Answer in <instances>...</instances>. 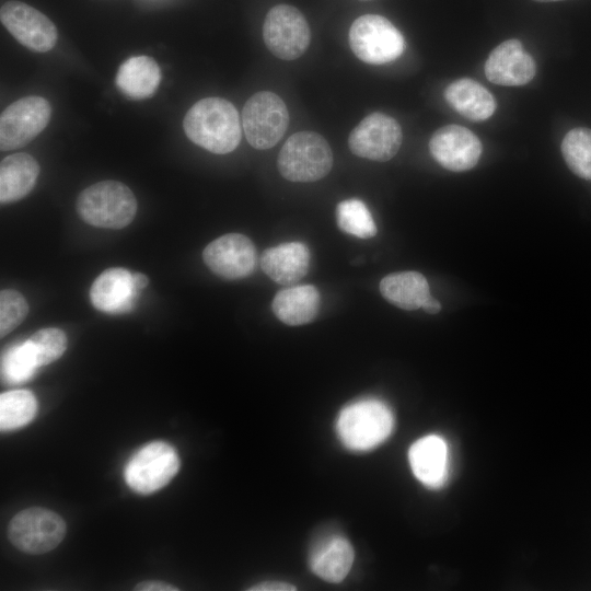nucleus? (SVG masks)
I'll return each instance as SVG.
<instances>
[{"label":"nucleus","mask_w":591,"mask_h":591,"mask_svg":"<svg viewBox=\"0 0 591 591\" xmlns=\"http://www.w3.org/2000/svg\"><path fill=\"white\" fill-rule=\"evenodd\" d=\"M183 128L197 146L217 154L233 151L241 141V120L236 108L221 97L196 102L186 113Z\"/></svg>","instance_id":"1"},{"label":"nucleus","mask_w":591,"mask_h":591,"mask_svg":"<svg viewBox=\"0 0 591 591\" xmlns=\"http://www.w3.org/2000/svg\"><path fill=\"white\" fill-rule=\"evenodd\" d=\"M394 427L395 417L391 407L379 398L366 397L340 410L335 429L346 449L368 452L385 442Z\"/></svg>","instance_id":"2"},{"label":"nucleus","mask_w":591,"mask_h":591,"mask_svg":"<svg viewBox=\"0 0 591 591\" xmlns=\"http://www.w3.org/2000/svg\"><path fill=\"white\" fill-rule=\"evenodd\" d=\"M77 211L86 223L104 229H123L135 218L137 200L125 184L102 181L80 193Z\"/></svg>","instance_id":"3"},{"label":"nucleus","mask_w":591,"mask_h":591,"mask_svg":"<svg viewBox=\"0 0 591 591\" xmlns=\"http://www.w3.org/2000/svg\"><path fill=\"white\" fill-rule=\"evenodd\" d=\"M332 166V149L326 139L314 131L290 136L277 159L279 173L290 182H316L325 177Z\"/></svg>","instance_id":"4"},{"label":"nucleus","mask_w":591,"mask_h":591,"mask_svg":"<svg viewBox=\"0 0 591 591\" xmlns=\"http://www.w3.org/2000/svg\"><path fill=\"white\" fill-rule=\"evenodd\" d=\"M348 40L356 57L370 65L391 62L405 48L402 33L379 14H364L356 19L350 26Z\"/></svg>","instance_id":"5"},{"label":"nucleus","mask_w":591,"mask_h":591,"mask_svg":"<svg viewBox=\"0 0 591 591\" xmlns=\"http://www.w3.org/2000/svg\"><path fill=\"white\" fill-rule=\"evenodd\" d=\"M179 468L175 449L163 441L140 448L125 467L126 484L141 495L152 494L171 482Z\"/></svg>","instance_id":"6"},{"label":"nucleus","mask_w":591,"mask_h":591,"mask_svg":"<svg viewBox=\"0 0 591 591\" xmlns=\"http://www.w3.org/2000/svg\"><path fill=\"white\" fill-rule=\"evenodd\" d=\"M289 114L285 102L275 93H255L242 111V127L248 143L258 150L273 148L285 135Z\"/></svg>","instance_id":"7"},{"label":"nucleus","mask_w":591,"mask_h":591,"mask_svg":"<svg viewBox=\"0 0 591 591\" xmlns=\"http://www.w3.org/2000/svg\"><path fill=\"white\" fill-rule=\"evenodd\" d=\"M66 523L56 512L33 507L20 511L8 526L10 542L27 554H44L59 545Z\"/></svg>","instance_id":"8"},{"label":"nucleus","mask_w":591,"mask_h":591,"mask_svg":"<svg viewBox=\"0 0 591 591\" xmlns=\"http://www.w3.org/2000/svg\"><path fill=\"white\" fill-rule=\"evenodd\" d=\"M263 38L273 55L283 60H293L309 47L311 32L305 18L297 8L278 4L266 14Z\"/></svg>","instance_id":"9"},{"label":"nucleus","mask_w":591,"mask_h":591,"mask_svg":"<svg viewBox=\"0 0 591 591\" xmlns=\"http://www.w3.org/2000/svg\"><path fill=\"white\" fill-rule=\"evenodd\" d=\"M51 108L42 96H26L9 105L0 116V149L10 151L30 143L48 125Z\"/></svg>","instance_id":"10"},{"label":"nucleus","mask_w":591,"mask_h":591,"mask_svg":"<svg viewBox=\"0 0 591 591\" xmlns=\"http://www.w3.org/2000/svg\"><path fill=\"white\" fill-rule=\"evenodd\" d=\"M402 140L399 124L386 114L374 112L351 130L348 147L357 157L385 162L395 157Z\"/></svg>","instance_id":"11"},{"label":"nucleus","mask_w":591,"mask_h":591,"mask_svg":"<svg viewBox=\"0 0 591 591\" xmlns=\"http://www.w3.org/2000/svg\"><path fill=\"white\" fill-rule=\"evenodd\" d=\"M0 19L9 33L31 50L45 53L57 43L55 24L40 11L24 2L8 1L2 4Z\"/></svg>","instance_id":"12"},{"label":"nucleus","mask_w":591,"mask_h":591,"mask_svg":"<svg viewBox=\"0 0 591 591\" xmlns=\"http://www.w3.org/2000/svg\"><path fill=\"white\" fill-rule=\"evenodd\" d=\"M206 266L228 280L250 276L256 265V248L244 234L228 233L210 242L202 252Z\"/></svg>","instance_id":"13"},{"label":"nucleus","mask_w":591,"mask_h":591,"mask_svg":"<svg viewBox=\"0 0 591 591\" xmlns=\"http://www.w3.org/2000/svg\"><path fill=\"white\" fill-rule=\"evenodd\" d=\"M429 150L442 167L452 172H464L477 164L483 148L474 132L452 124L434 131L429 140Z\"/></svg>","instance_id":"14"},{"label":"nucleus","mask_w":591,"mask_h":591,"mask_svg":"<svg viewBox=\"0 0 591 591\" xmlns=\"http://www.w3.org/2000/svg\"><path fill=\"white\" fill-rule=\"evenodd\" d=\"M408 462L414 476L427 488L439 489L449 479V444L437 433L417 439L408 450Z\"/></svg>","instance_id":"15"},{"label":"nucleus","mask_w":591,"mask_h":591,"mask_svg":"<svg viewBox=\"0 0 591 591\" xmlns=\"http://www.w3.org/2000/svg\"><path fill=\"white\" fill-rule=\"evenodd\" d=\"M486 78L498 85L520 86L535 76L533 57L523 49L518 39H508L498 45L485 62Z\"/></svg>","instance_id":"16"},{"label":"nucleus","mask_w":591,"mask_h":591,"mask_svg":"<svg viewBox=\"0 0 591 591\" xmlns=\"http://www.w3.org/2000/svg\"><path fill=\"white\" fill-rule=\"evenodd\" d=\"M355 551L350 542L340 534H329L320 538L309 553L311 571L324 581L341 582L350 572Z\"/></svg>","instance_id":"17"},{"label":"nucleus","mask_w":591,"mask_h":591,"mask_svg":"<svg viewBox=\"0 0 591 591\" xmlns=\"http://www.w3.org/2000/svg\"><path fill=\"white\" fill-rule=\"evenodd\" d=\"M311 254L301 242L282 243L266 248L259 258L262 270L278 285L290 287L309 271Z\"/></svg>","instance_id":"18"},{"label":"nucleus","mask_w":591,"mask_h":591,"mask_svg":"<svg viewBox=\"0 0 591 591\" xmlns=\"http://www.w3.org/2000/svg\"><path fill=\"white\" fill-rule=\"evenodd\" d=\"M138 293L132 274L120 267L105 269L92 283L90 299L93 306L106 313L129 311Z\"/></svg>","instance_id":"19"},{"label":"nucleus","mask_w":591,"mask_h":591,"mask_svg":"<svg viewBox=\"0 0 591 591\" xmlns=\"http://www.w3.org/2000/svg\"><path fill=\"white\" fill-rule=\"evenodd\" d=\"M321 296L313 285L290 286L276 293L271 309L286 325L299 326L312 322L318 314Z\"/></svg>","instance_id":"20"},{"label":"nucleus","mask_w":591,"mask_h":591,"mask_svg":"<svg viewBox=\"0 0 591 591\" xmlns=\"http://www.w3.org/2000/svg\"><path fill=\"white\" fill-rule=\"evenodd\" d=\"M444 99L454 111L472 121L486 120L496 109L493 94L470 78H462L450 83L444 90Z\"/></svg>","instance_id":"21"},{"label":"nucleus","mask_w":591,"mask_h":591,"mask_svg":"<svg viewBox=\"0 0 591 591\" xmlns=\"http://www.w3.org/2000/svg\"><path fill=\"white\" fill-rule=\"evenodd\" d=\"M39 175L37 161L27 153H14L0 164V201L10 204L25 197Z\"/></svg>","instance_id":"22"},{"label":"nucleus","mask_w":591,"mask_h":591,"mask_svg":"<svg viewBox=\"0 0 591 591\" xmlns=\"http://www.w3.org/2000/svg\"><path fill=\"white\" fill-rule=\"evenodd\" d=\"M161 82V70L149 56H132L118 68L116 85L126 96L142 100L154 94Z\"/></svg>","instance_id":"23"},{"label":"nucleus","mask_w":591,"mask_h":591,"mask_svg":"<svg viewBox=\"0 0 591 591\" xmlns=\"http://www.w3.org/2000/svg\"><path fill=\"white\" fill-rule=\"evenodd\" d=\"M379 288L387 302L407 311L421 308L430 297L426 277L413 270L392 273L383 277Z\"/></svg>","instance_id":"24"},{"label":"nucleus","mask_w":591,"mask_h":591,"mask_svg":"<svg viewBox=\"0 0 591 591\" xmlns=\"http://www.w3.org/2000/svg\"><path fill=\"white\" fill-rule=\"evenodd\" d=\"M37 412V401L27 390H14L0 395V429L15 430L30 424Z\"/></svg>","instance_id":"25"},{"label":"nucleus","mask_w":591,"mask_h":591,"mask_svg":"<svg viewBox=\"0 0 591 591\" xmlns=\"http://www.w3.org/2000/svg\"><path fill=\"white\" fill-rule=\"evenodd\" d=\"M560 149L572 173L591 181V129L584 127L571 129L564 137Z\"/></svg>","instance_id":"26"},{"label":"nucleus","mask_w":591,"mask_h":591,"mask_svg":"<svg viewBox=\"0 0 591 591\" xmlns=\"http://www.w3.org/2000/svg\"><path fill=\"white\" fill-rule=\"evenodd\" d=\"M336 221L343 232L359 239L373 237L378 231L369 208L358 198L345 199L337 205Z\"/></svg>","instance_id":"27"},{"label":"nucleus","mask_w":591,"mask_h":591,"mask_svg":"<svg viewBox=\"0 0 591 591\" xmlns=\"http://www.w3.org/2000/svg\"><path fill=\"white\" fill-rule=\"evenodd\" d=\"M38 368L40 367L28 340L13 345L2 354L1 374L9 384L30 380Z\"/></svg>","instance_id":"28"},{"label":"nucleus","mask_w":591,"mask_h":591,"mask_svg":"<svg viewBox=\"0 0 591 591\" xmlns=\"http://www.w3.org/2000/svg\"><path fill=\"white\" fill-rule=\"evenodd\" d=\"M39 367L59 359L67 349L66 334L55 327L37 331L28 339Z\"/></svg>","instance_id":"29"},{"label":"nucleus","mask_w":591,"mask_h":591,"mask_svg":"<svg viewBox=\"0 0 591 591\" xmlns=\"http://www.w3.org/2000/svg\"><path fill=\"white\" fill-rule=\"evenodd\" d=\"M25 298L18 291L4 289L0 293V335L4 337L16 328L28 313Z\"/></svg>","instance_id":"30"},{"label":"nucleus","mask_w":591,"mask_h":591,"mask_svg":"<svg viewBox=\"0 0 591 591\" xmlns=\"http://www.w3.org/2000/svg\"><path fill=\"white\" fill-rule=\"evenodd\" d=\"M138 591H177L178 589L170 583L159 580L142 581L135 587Z\"/></svg>","instance_id":"31"},{"label":"nucleus","mask_w":591,"mask_h":591,"mask_svg":"<svg viewBox=\"0 0 591 591\" xmlns=\"http://www.w3.org/2000/svg\"><path fill=\"white\" fill-rule=\"evenodd\" d=\"M248 590H252V591H291V590H296V587L290 584V583L282 582V581H264L262 583L253 586Z\"/></svg>","instance_id":"32"},{"label":"nucleus","mask_w":591,"mask_h":591,"mask_svg":"<svg viewBox=\"0 0 591 591\" xmlns=\"http://www.w3.org/2000/svg\"><path fill=\"white\" fill-rule=\"evenodd\" d=\"M421 309L429 314H437L441 310V303L430 296L425 301Z\"/></svg>","instance_id":"33"},{"label":"nucleus","mask_w":591,"mask_h":591,"mask_svg":"<svg viewBox=\"0 0 591 591\" xmlns=\"http://www.w3.org/2000/svg\"><path fill=\"white\" fill-rule=\"evenodd\" d=\"M132 279H134L135 287L137 288L138 291L146 288L149 283L148 276L142 273L132 274Z\"/></svg>","instance_id":"34"},{"label":"nucleus","mask_w":591,"mask_h":591,"mask_svg":"<svg viewBox=\"0 0 591 591\" xmlns=\"http://www.w3.org/2000/svg\"><path fill=\"white\" fill-rule=\"evenodd\" d=\"M536 2H556V1H563V0H533Z\"/></svg>","instance_id":"35"},{"label":"nucleus","mask_w":591,"mask_h":591,"mask_svg":"<svg viewBox=\"0 0 591 591\" xmlns=\"http://www.w3.org/2000/svg\"><path fill=\"white\" fill-rule=\"evenodd\" d=\"M360 1H370V0H360Z\"/></svg>","instance_id":"36"}]
</instances>
